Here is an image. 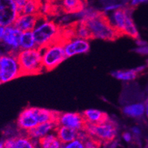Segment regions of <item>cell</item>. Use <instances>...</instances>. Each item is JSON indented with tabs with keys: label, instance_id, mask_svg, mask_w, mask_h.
<instances>
[{
	"label": "cell",
	"instance_id": "6da1fadb",
	"mask_svg": "<svg viewBox=\"0 0 148 148\" xmlns=\"http://www.w3.org/2000/svg\"><path fill=\"white\" fill-rule=\"evenodd\" d=\"M91 32L92 39L106 41H114L121 35L114 28L108 15L97 10L92 16L83 20Z\"/></svg>",
	"mask_w": 148,
	"mask_h": 148
},
{
	"label": "cell",
	"instance_id": "7a4b0ae2",
	"mask_svg": "<svg viewBox=\"0 0 148 148\" xmlns=\"http://www.w3.org/2000/svg\"><path fill=\"white\" fill-rule=\"evenodd\" d=\"M33 33L37 47L41 49L56 41L65 40L63 37L62 27L54 21L46 19L44 15L38 22Z\"/></svg>",
	"mask_w": 148,
	"mask_h": 148
},
{
	"label": "cell",
	"instance_id": "3957f363",
	"mask_svg": "<svg viewBox=\"0 0 148 148\" xmlns=\"http://www.w3.org/2000/svg\"><path fill=\"white\" fill-rule=\"evenodd\" d=\"M21 76L37 75L44 70L42 63V50L36 47L20 50L16 54Z\"/></svg>",
	"mask_w": 148,
	"mask_h": 148
},
{
	"label": "cell",
	"instance_id": "277c9868",
	"mask_svg": "<svg viewBox=\"0 0 148 148\" xmlns=\"http://www.w3.org/2000/svg\"><path fill=\"white\" fill-rule=\"evenodd\" d=\"M64 40L56 41L42 48V63L44 70L50 71L67 59L64 47Z\"/></svg>",
	"mask_w": 148,
	"mask_h": 148
},
{
	"label": "cell",
	"instance_id": "5b68a950",
	"mask_svg": "<svg viewBox=\"0 0 148 148\" xmlns=\"http://www.w3.org/2000/svg\"><path fill=\"white\" fill-rule=\"evenodd\" d=\"M84 131L100 142L109 144L115 139L117 135V127L115 122L109 119L99 124H90L86 122Z\"/></svg>",
	"mask_w": 148,
	"mask_h": 148
},
{
	"label": "cell",
	"instance_id": "8992f818",
	"mask_svg": "<svg viewBox=\"0 0 148 148\" xmlns=\"http://www.w3.org/2000/svg\"><path fill=\"white\" fill-rule=\"evenodd\" d=\"M21 76L16 54L9 52L0 54V82L5 83Z\"/></svg>",
	"mask_w": 148,
	"mask_h": 148
},
{
	"label": "cell",
	"instance_id": "52a82bcc",
	"mask_svg": "<svg viewBox=\"0 0 148 148\" xmlns=\"http://www.w3.org/2000/svg\"><path fill=\"white\" fill-rule=\"evenodd\" d=\"M19 14L14 0H0V25H13Z\"/></svg>",
	"mask_w": 148,
	"mask_h": 148
},
{
	"label": "cell",
	"instance_id": "ba28073f",
	"mask_svg": "<svg viewBox=\"0 0 148 148\" xmlns=\"http://www.w3.org/2000/svg\"><path fill=\"white\" fill-rule=\"evenodd\" d=\"M64 47L67 58L78 54H86L90 50L88 40L80 38H70L64 42Z\"/></svg>",
	"mask_w": 148,
	"mask_h": 148
},
{
	"label": "cell",
	"instance_id": "9c48e42d",
	"mask_svg": "<svg viewBox=\"0 0 148 148\" xmlns=\"http://www.w3.org/2000/svg\"><path fill=\"white\" fill-rule=\"evenodd\" d=\"M58 125L72 127L81 131L84 130L86 122L83 114L79 113H60L57 120Z\"/></svg>",
	"mask_w": 148,
	"mask_h": 148
},
{
	"label": "cell",
	"instance_id": "30bf717a",
	"mask_svg": "<svg viewBox=\"0 0 148 148\" xmlns=\"http://www.w3.org/2000/svg\"><path fill=\"white\" fill-rule=\"evenodd\" d=\"M38 123L36 113V108L28 107L25 108L21 113L16 121L17 127L21 131L27 133L34 128Z\"/></svg>",
	"mask_w": 148,
	"mask_h": 148
},
{
	"label": "cell",
	"instance_id": "8fae6325",
	"mask_svg": "<svg viewBox=\"0 0 148 148\" xmlns=\"http://www.w3.org/2000/svg\"><path fill=\"white\" fill-rule=\"evenodd\" d=\"M22 33L14 25L5 28L2 42L10 47V52L17 54L20 51V41Z\"/></svg>",
	"mask_w": 148,
	"mask_h": 148
},
{
	"label": "cell",
	"instance_id": "7c38bea8",
	"mask_svg": "<svg viewBox=\"0 0 148 148\" xmlns=\"http://www.w3.org/2000/svg\"><path fill=\"white\" fill-rule=\"evenodd\" d=\"M134 8L132 7L122 6L114 10L111 17H109L110 22L121 36H123V31L127 16L129 14L133 13Z\"/></svg>",
	"mask_w": 148,
	"mask_h": 148
},
{
	"label": "cell",
	"instance_id": "4fadbf2b",
	"mask_svg": "<svg viewBox=\"0 0 148 148\" xmlns=\"http://www.w3.org/2000/svg\"><path fill=\"white\" fill-rule=\"evenodd\" d=\"M43 15L44 14L41 13V12L36 14L20 13L13 25L22 32L33 31L35 27L36 26L38 22L39 21Z\"/></svg>",
	"mask_w": 148,
	"mask_h": 148
},
{
	"label": "cell",
	"instance_id": "5bb4252c",
	"mask_svg": "<svg viewBox=\"0 0 148 148\" xmlns=\"http://www.w3.org/2000/svg\"><path fill=\"white\" fill-rule=\"evenodd\" d=\"M57 126L58 124L56 122H49L40 123L37 126H36L34 128L27 131L26 133L31 138L38 141L39 138L45 136L47 134L51 133V132H52V131H55Z\"/></svg>",
	"mask_w": 148,
	"mask_h": 148
},
{
	"label": "cell",
	"instance_id": "9a60e30c",
	"mask_svg": "<svg viewBox=\"0 0 148 148\" xmlns=\"http://www.w3.org/2000/svg\"><path fill=\"white\" fill-rule=\"evenodd\" d=\"M56 135L63 145L75 140L78 137V130L66 126L58 125L55 130Z\"/></svg>",
	"mask_w": 148,
	"mask_h": 148
},
{
	"label": "cell",
	"instance_id": "2e32d148",
	"mask_svg": "<svg viewBox=\"0 0 148 148\" xmlns=\"http://www.w3.org/2000/svg\"><path fill=\"white\" fill-rule=\"evenodd\" d=\"M85 120L90 124H99L108 120V115L103 111L96 109H88L82 113Z\"/></svg>",
	"mask_w": 148,
	"mask_h": 148
},
{
	"label": "cell",
	"instance_id": "e0dca14e",
	"mask_svg": "<svg viewBox=\"0 0 148 148\" xmlns=\"http://www.w3.org/2000/svg\"><path fill=\"white\" fill-rule=\"evenodd\" d=\"M86 0H60V9L66 14H74L84 9Z\"/></svg>",
	"mask_w": 148,
	"mask_h": 148
},
{
	"label": "cell",
	"instance_id": "ac0fdd59",
	"mask_svg": "<svg viewBox=\"0 0 148 148\" xmlns=\"http://www.w3.org/2000/svg\"><path fill=\"white\" fill-rule=\"evenodd\" d=\"M145 70V66L136 67L126 70H116L111 73V76L118 80L122 81H131L136 79Z\"/></svg>",
	"mask_w": 148,
	"mask_h": 148
},
{
	"label": "cell",
	"instance_id": "d6986e66",
	"mask_svg": "<svg viewBox=\"0 0 148 148\" xmlns=\"http://www.w3.org/2000/svg\"><path fill=\"white\" fill-rule=\"evenodd\" d=\"M38 143L41 148H62L63 144L60 142L56 134L49 133L39 138Z\"/></svg>",
	"mask_w": 148,
	"mask_h": 148
},
{
	"label": "cell",
	"instance_id": "ffe728a7",
	"mask_svg": "<svg viewBox=\"0 0 148 148\" xmlns=\"http://www.w3.org/2000/svg\"><path fill=\"white\" fill-rule=\"evenodd\" d=\"M122 112L129 117L139 118L145 113V106L142 103L129 104L123 108Z\"/></svg>",
	"mask_w": 148,
	"mask_h": 148
},
{
	"label": "cell",
	"instance_id": "44dd1931",
	"mask_svg": "<svg viewBox=\"0 0 148 148\" xmlns=\"http://www.w3.org/2000/svg\"><path fill=\"white\" fill-rule=\"evenodd\" d=\"M37 47L33 31L23 32L20 41V50H29Z\"/></svg>",
	"mask_w": 148,
	"mask_h": 148
},
{
	"label": "cell",
	"instance_id": "7402d4cb",
	"mask_svg": "<svg viewBox=\"0 0 148 148\" xmlns=\"http://www.w3.org/2000/svg\"><path fill=\"white\" fill-rule=\"evenodd\" d=\"M42 7L41 0H27V3L23 7L21 13L24 14H36L40 13Z\"/></svg>",
	"mask_w": 148,
	"mask_h": 148
},
{
	"label": "cell",
	"instance_id": "603a6c76",
	"mask_svg": "<svg viewBox=\"0 0 148 148\" xmlns=\"http://www.w3.org/2000/svg\"><path fill=\"white\" fill-rule=\"evenodd\" d=\"M126 35L129 37H131L133 39H138V32L137 30L136 24L134 23V20L132 19V13L128 15L127 20L125 22V26L124 28L123 36Z\"/></svg>",
	"mask_w": 148,
	"mask_h": 148
},
{
	"label": "cell",
	"instance_id": "cb8c5ba5",
	"mask_svg": "<svg viewBox=\"0 0 148 148\" xmlns=\"http://www.w3.org/2000/svg\"><path fill=\"white\" fill-rule=\"evenodd\" d=\"M34 139L27 135H19L16 137V148H37Z\"/></svg>",
	"mask_w": 148,
	"mask_h": 148
},
{
	"label": "cell",
	"instance_id": "d4e9b609",
	"mask_svg": "<svg viewBox=\"0 0 148 148\" xmlns=\"http://www.w3.org/2000/svg\"><path fill=\"white\" fill-rule=\"evenodd\" d=\"M83 142H84L86 148H99L101 145V142L99 141L93 137H91L90 135H88Z\"/></svg>",
	"mask_w": 148,
	"mask_h": 148
},
{
	"label": "cell",
	"instance_id": "484cf974",
	"mask_svg": "<svg viewBox=\"0 0 148 148\" xmlns=\"http://www.w3.org/2000/svg\"><path fill=\"white\" fill-rule=\"evenodd\" d=\"M62 148H86L83 141L80 138H76L69 143L63 145Z\"/></svg>",
	"mask_w": 148,
	"mask_h": 148
},
{
	"label": "cell",
	"instance_id": "4316f807",
	"mask_svg": "<svg viewBox=\"0 0 148 148\" xmlns=\"http://www.w3.org/2000/svg\"><path fill=\"white\" fill-rule=\"evenodd\" d=\"M4 147L5 148H16V137L8 138L4 142Z\"/></svg>",
	"mask_w": 148,
	"mask_h": 148
},
{
	"label": "cell",
	"instance_id": "83f0119b",
	"mask_svg": "<svg viewBox=\"0 0 148 148\" xmlns=\"http://www.w3.org/2000/svg\"><path fill=\"white\" fill-rule=\"evenodd\" d=\"M123 5H122V4H109V5H107L106 7H105L104 8V10L106 12H108V11H114V10H116V9H118V8H121V7H122Z\"/></svg>",
	"mask_w": 148,
	"mask_h": 148
},
{
	"label": "cell",
	"instance_id": "f1b7e54d",
	"mask_svg": "<svg viewBox=\"0 0 148 148\" xmlns=\"http://www.w3.org/2000/svg\"><path fill=\"white\" fill-rule=\"evenodd\" d=\"M145 2H148V0H130V6L134 8L135 7L138 6L139 4L145 3Z\"/></svg>",
	"mask_w": 148,
	"mask_h": 148
},
{
	"label": "cell",
	"instance_id": "f546056e",
	"mask_svg": "<svg viewBox=\"0 0 148 148\" xmlns=\"http://www.w3.org/2000/svg\"><path fill=\"white\" fill-rule=\"evenodd\" d=\"M122 138L126 142H130L133 140V135H131L130 133L125 132L122 134Z\"/></svg>",
	"mask_w": 148,
	"mask_h": 148
},
{
	"label": "cell",
	"instance_id": "4dcf8cb0",
	"mask_svg": "<svg viewBox=\"0 0 148 148\" xmlns=\"http://www.w3.org/2000/svg\"><path fill=\"white\" fill-rule=\"evenodd\" d=\"M135 51H136V52L138 53V54H148V47H145V46H143V47H138V48L136 49Z\"/></svg>",
	"mask_w": 148,
	"mask_h": 148
},
{
	"label": "cell",
	"instance_id": "1f68e13d",
	"mask_svg": "<svg viewBox=\"0 0 148 148\" xmlns=\"http://www.w3.org/2000/svg\"><path fill=\"white\" fill-rule=\"evenodd\" d=\"M132 132L135 135V136H138L141 134V130L138 127H134L132 128Z\"/></svg>",
	"mask_w": 148,
	"mask_h": 148
},
{
	"label": "cell",
	"instance_id": "d6a6232c",
	"mask_svg": "<svg viewBox=\"0 0 148 148\" xmlns=\"http://www.w3.org/2000/svg\"><path fill=\"white\" fill-rule=\"evenodd\" d=\"M60 0H41L42 4H56Z\"/></svg>",
	"mask_w": 148,
	"mask_h": 148
},
{
	"label": "cell",
	"instance_id": "836d02e7",
	"mask_svg": "<svg viewBox=\"0 0 148 148\" xmlns=\"http://www.w3.org/2000/svg\"><path fill=\"white\" fill-rule=\"evenodd\" d=\"M4 31H5V27L0 25V42L2 41V37L4 35Z\"/></svg>",
	"mask_w": 148,
	"mask_h": 148
},
{
	"label": "cell",
	"instance_id": "e575fe53",
	"mask_svg": "<svg viewBox=\"0 0 148 148\" xmlns=\"http://www.w3.org/2000/svg\"><path fill=\"white\" fill-rule=\"evenodd\" d=\"M145 112H146V115L148 118V99L147 100L146 105H145Z\"/></svg>",
	"mask_w": 148,
	"mask_h": 148
},
{
	"label": "cell",
	"instance_id": "d590c367",
	"mask_svg": "<svg viewBox=\"0 0 148 148\" xmlns=\"http://www.w3.org/2000/svg\"><path fill=\"white\" fill-rule=\"evenodd\" d=\"M0 148H5L4 147V142H0Z\"/></svg>",
	"mask_w": 148,
	"mask_h": 148
},
{
	"label": "cell",
	"instance_id": "8d00e7d4",
	"mask_svg": "<svg viewBox=\"0 0 148 148\" xmlns=\"http://www.w3.org/2000/svg\"><path fill=\"white\" fill-rule=\"evenodd\" d=\"M0 84H1V82H0Z\"/></svg>",
	"mask_w": 148,
	"mask_h": 148
},
{
	"label": "cell",
	"instance_id": "74e56055",
	"mask_svg": "<svg viewBox=\"0 0 148 148\" xmlns=\"http://www.w3.org/2000/svg\"><path fill=\"white\" fill-rule=\"evenodd\" d=\"M147 65H148V64H147Z\"/></svg>",
	"mask_w": 148,
	"mask_h": 148
}]
</instances>
